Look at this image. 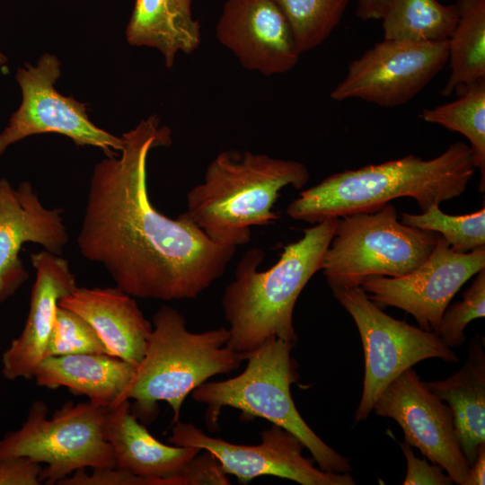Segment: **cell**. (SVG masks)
<instances>
[{
	"label": "cell",
	"instance_id": "1",
	"mask_svg": "<svg viewBox=\"0 0 485 485\" xmlns=\"http://www.w3.org/2000/svg\"><path fill=\"white\" fill-rule=\"evenodd\" d=\"M121 137L119 157L107 155L93 168L79 251L133 297L196 298L224 274L236 249L213 242L186 212L172 219L151 203L148 154L172 143L171 130L157 116Z\"/></svg>",
	"mask_w": 485,
	"mask_h": 485
},
{
	"label": "cell",
	"instance_id": "2",
	"mask_svg": "<svg viewBox=\"0 0 485 485\" xmlns=\"http://www.w3.org/2000/svg\"><path fill=\"white\" fill-rule=\"evenodd\" d=\"M476 167L469 146L456 142L438 156L405 157L334 173L303 190L287 207L295 220L317 224L373 212L391 200L414 198L421 211L460 197Z\"/></svg>",
	"mask_w": 485,
	"mask_h": 485
},
{
	"label": "cell",
	"instance_id": "3",
	"mask_svg": "<svg viewBox=\"0 0 485 485\" xmlns=\"http://www.w3.org/2000/svg\"><path fill=\"white\" fill-rule=\"evenodd\" d=\"M339 219L304 229L303 237L287 244L267 270H259L264 259L262 250L252 248L244 253L221 299L231 348L248 357L272 337L296 344L293 323L296 300L322 269Z\"/></svg>",
	"mask_w": 485,
	"mask_h": 485
},
{
	"label": "cell",
	"instance_id": "4",
	"mask_svg": "<svg viewBox=\"0 0 485 485\" xmlns=\"http://www.w3.org/2000/svg\"><path fill=\"white\" fill-rule=\"evenodd\" d=\"M309 179L307 167L297 161L223 151L188 192L185 212L213 242L236 249L250 242L251 227L279 218L273 207L283 188L302 189Z\"/></svg>",
	"mask_w": 485,
	"mask_h": 485
},
{
	"label": "cell",
	"instance_id": "5",
	"mask_svg": "<svg viewBox=\"0 0 485 485\" xmlns=\"http://www.w3.org/2000/svg\"><path fill=\"white\" fill-rule=\"evenodd\" d=\"M152 326L145 354L119 401L133 400L131 410L145 423L155 419L162 401L172 410V423L177 422L192 391L215 375L237 370L248 358L227 345V328L191 332L185 317L169 305L157 310Z\"/></svg>",
	"mask_w": 485,
	"mask_h": 485
},
{
	"label": "cell",
	"instance_id": "6",
	"mask_svg": "<svg viewBox=\"0 0 485 485\" xmlns=\"http://www.w3.org/2000/svg\"><path fill=\"white\" fill-rule=\"evenodd\" d=\"M295 345L272 337L248 356L240 375L219 382H205L191 392L194 401L207 405L208 426L217 423L221 410L231 407L242 419L262 418L294 434L325 472L352 471L348 458L322 441L298 412L291 396L297 381L296 364L291 357Z\"/></svg>",
	"mask_w": 485,
	"mask_h": 485
},
{
	"label": "cell",
	"instance_id": "7",
	"mask_svg": "<svg viewBox=\"0 0 485 485\" xmlns=\"http://www.w3.org/2000/svg\"><path fill=\"white\" fill-rule=\"evenodd\" d=\"M438 237L401 224L388 203L340 217L321 270L331 289L359 286L370 276L401 277L427 260Z\"/></svg>",
	"mask_w": 485,
	"mask_h": 485
},
{
	"label": "cell",
	"instance_id": "8",
	"mask_svg": "<svg viewBox=\"0 0 485 485\" xmlns=\"http://www.w3.org/2000/svg\"><path fill=\"white\" fill-rule=\"evenodd\" d=\"M108 410L89 401H67L48 419L47 404L36 401L22 427L0 439V461L26 456L47 464L40 480L48 485L78 470L113 468V452L104 435Z\"/></svg>",
	"mask_w": 485,
	"mask_h": 485
},
{
	"label": "cell",
	"instance_id": "9",
	"mask_svg": "<svg viewBox=\"0 0 485 485\" xmlns=\"http://www.w3.org/2000/svg\"><path fill=\"white\" fill-rule=\"evenodd\" d=\"M354 320L365 357L363 392L354 424L366 419L384 390L405 370L428 358L457 363V355L434 331L386 314L360 286L331 289Z\"/></svg>",
	"mask_w": 485,
	"mask_h": 485
},
{
	"label": "cell",
	"instance_id": "10",
	"mask_svg": "<svg viewBox=\"0 0 485 485\" xmlns=\"http://www.w3.org/2000/svg\"><path fill=\"white\" fill-rule=\"evenodd\" d=\"M61 75L60 61L52 54H43L36 66L19 67L16 80L22 102L0 133V155L11 145L30 136L56 133L69 137L76 146L101 148L106 155L116 154L123 138L93 124L86 105L59 93L55 84Z\"/></svg>",
	"mask_w": 485,
	"mask_h": 485
},
{
	"label": "cell",
	"instance_id": "11",
	"mask_svg": "<svg viewBox=\"0 0 485 485\" xmlns=\"http://www.w3.org/2000/svg\"><path fill=\"white\" fill-rule=\"evenodd\" d=\"M448 61V40L411 42L383 40L353 60L331 93L341 101L357 98L381 107L403 105L415 97Z\"/></svg>",
	"mask_w": 485,
	"mask_h": 485
},
{
	"label": "cell",
	"instance_id": "12",
	"mask_svg": "<svg viewBox=\"0 0 485 485\" xmlns=\"http://www.w3.org/2000/svg\"><path fill=\"white\" fill-rule=\"evenodd\" d=\"M172 445L194 446L210 452L225 472L246 484L260 476H275L302 485H355L350 472H329L303 455L304 444L291 432L271 424L261 432V443L238 445L212 437L191 423H173Z\"/></svg>",
	"mask_w": 485,
	"mask_h": 485
},
{
	"label": "cell",
	"instance_id": "13",
	"mask_svg": "<svg viewBox=\"0 0 485 485\" xmlns=\"http://www.w3.org/2000/svg\"><path fill=\"white\" fill-rule=\"evenodd\" d=\"M485 269V247L454 251L439 234L427 260L401 277L370 276L359 286L379 307L394 306L410 313L419 327L436 332L444 311L472 277Z\"/></svg>",
	"mask_w": 485,
	"mask_h": 485
},
{
	"label": "cell",
	"instance_id": "14",
	"mask_svg": "<svg viewBox=\"0 0 485 485\" xmlns=\"http://www.w3.org/2000/svg\"><path fill=\"white\" fill-rule=\"evenodd\" d=\"M372 410L394 419L403 431V442L441 466L454 483L464 485L470 465L461 448L452 410L412 367L384 390Z\"/></svg>",
	"mask_w": 485,
	"mask_h": 485
},
{
	"label": "cell",
	"instance_id": "15",
	"mask_svg": "<svg viewBox=\"0 0 485 485\" xmlns=\"http://www.w3.org/2000/svg\"><path fill=\"white\" fill-rule=\"evenodd\" d=\"M216 36L244 68L264 75L291 70L300 57L290 26L273 0H227Z\"/></svg>",
	"mask_w": 485,
	"mask_h": 485
},
{
	"label": "cell",
	"instance_id": "16",
	"mask_svg": "<svg viewBox=\"0 0 485 485\" xmlns=\"http://www.w3.org/2000/svg\"><path fill=\"white\" fill-rule=\"evenodd\" d=\"M61 212L45 207L29 181H22L15 189L0 177V304L13 295L29 277L19 258L24 243H38L61 255L68 242Z\"/></svg>",
	"mask_w": 485,
	"mask_h": 485
},
{
	"label": "cell",
	"instance_id": "17",
	"mask_svg": "<svg viewBox=\"0 0 485 485\" xmlns=\"http://www.w3.org/2000/svg\"><path fill=\"white\" fill-rule=\"evenodd\" d=\"M31 261L36 277L28 316L22 332L2 356V374L11 381L33 378L46 357L58 301L77 287L75 275L60 255L44 250L31 253Z\"/></svg>",
	"mask_w": 485,
	"mask_h": 485
},
{
	"label": "cell",
	"instance_id": "18",
	"mask_svg": "<svg viewBox=\"0 0 485 485\" xmlns=\"http://www.w3.org/2000/svg\"><path fill=\"white\" fill-rule=\"evenodd\" d=\"M58 306L84 318L110 356L135 366L141 361L153 326L130 295L118 287H77L59 299Z\"/></svg>",
	"mask_w": 485,
	"mask_h": 485
},
{
	"label": "cell",
	"instance_id": "19",
	"mask_svg": "<svg viewBox=\"0 0 485 485\" xmlns=\"http://www.w3.org/2000/svg\"><path fill=\"white\" fill-rule=\"evenodd\" d=\"M104 435L111 446L115 467L151 478L154 485H177L176 476L201 451L157 440L137 420L128 400L108 410Z\"/></svg>",
	"mask_w": 485,
	"mask_h": 485
},
{
	"label": "cell",
	"instance_id": "20",
	"mask_svg": "<svg viewBox=\"0 0 485 485\" xmlns=\"http://www.w3.org/2000/svg\"><path fill=\"white\" fill-rule=\"evenodd\" d=\"M136 366L108 354L46 357L33 378L38 386L67 388L92 404L110 409L131 381Z\"/></svg>",
	"mask_w": 485,
	"mask_h": 485
},
{
	"label": "cell",
	"instance_id": "21",
	"mask_svg": "<svg viewBox=\"0 0 485 485\" xmlns=\"http://www.w3.org/2000/svg\"><path fill=\"white\" fill-rule=\"evenodd\" d=\"M450 407L463 453L471 465L478 448L485 444V352L476 334L462 367L449 377L424 382Z\"/></svg>",
	"mask_w": 485,
	"mask_h": 485
},
{
	"label": "cell",
	"instance_id": "22",
	"mask_svg": "<svg viewBox=\"0 0 485 485\" xmlns=\"http://www.w3.org/2000/svg\"><path fill=\"white\" fill-rule=\"evenodd\" d=\"M191 4L192 0H135L127 41L158 49L172 68L179 52L191 54L201 43L200 24L192 16Z\"/></svg>",
	"mask_w": 485,
	"mask_h": 485
},
{
	"label": "cell",
	"instance_id": "23",
	"mask_svg": "<svg viewBox=\"0 0 485 485\" xmlns=\"http://www.w3.org/2000/svg\"><path fill=\"white\" fill-rule=\"evenodd\" d=\"M458 20L448 39L450 75L441 93L485 79V0H457Z\"/></svg>",
	"mask_w": 485,
	"mask_h": 485
},
{
	"label": "cell",
	"instance_id": "24",
	"mask_svg": "<svg viewBox=\"0 0 485 485\" xmlns=\"http://www.w3.org/2000/svg\"><path fill=\"white\" fill-rule=\"evenodd\" d=\"M384 40L411 42L447 40L458 13L455 4L436 0H389L382 15Z\"/></svg>",
	"mask_w": 485,
	"mask_h": 485
},
{
	"label": "cell",
	"instance_id": "25",
	"mask_svg": "<svg viewBox=\"0 0 485 485\" xmlns=\"http://www.w3.org/2000/svg\"><path fill=\"white\" fill-rule=\"evenodd\" d=\"M459 97L432 109H424L421 119L463 135L470 142L472 159L480 170L479 190H485V79L461 86Z\"/></svg>",
	"mask_w": 485,
	"mask_h": 485
},
{
	"label": "cell",
	"instance_id": "26",
	"mask_svg": "<svg viewBox=\"0 0 485 485\" xmlns=\"http://www.w3.org/2000/svg\"><path fill=\"white\" fill-rule=\"evenodd\" d=\"M285 15L298 52L321 45L339 25L349 0H273Z\"/></svg>",
	"mask_w": 485,
	"mask_h": 485
},
{
	"label": "cell",
	"instance_id": "27",
	"mask_svg": "<svg viewBox=\"0 0 485 485\" xmlns=\"http://www.w3.org/2000/svg\"><path fill=\"white\" fill-rule=\"evenodd\" d=\"M401 223L440 234L450 248L465 253L485 247V207L461 216L445 214L433 205L421 214L402 213Z\"/></svg>",
	"mask_w": 485,
	"mask_h": 485
},
{
	"label": "cell",
	"instance_id": "28",
	"mask_svg": "<svg viewBox=\"0 0 485 485\" xmlns=\"http://www.w3.org/2000/svg\"><path fill=\"white\" fill-rule=\"evenodd\" d=\"M74 354H108V350L97 332L84 318L58 306L46 357Z\"/></svg>",
	"mask_w": 485,
	"mask_h": 485
},
{
	"label": "cell",
	"instance_id": "29",
	"mask_svg": "<svg viewBox=\"0 0 485 485\" xmlns=\"http://www.w3.org/2000/svg\"><path fill=\"white\" fill-rule=\"evenodd\" d=\"M485 316V269L463 295V300L448 305L444 311L436 333L448 348L463 346L466 341L464 330L477 318Z\"/></svg>",
	"mask_w": 485,
	"mask_h": 485
},
{
	"label": "cell",
	"instance_id": "30",
	"mask_svg": "<svg viewBox=\"0 0 485 485\" xmlns=\"http://www.w3.org/2000/svg\"><path fill=\"white\" fill-rule=\"evenodd\" d=\"M179 476L181 485L230 484L219 461L207 450H201Z\"/></svg>",
	"mask_w": 485,
	"mask_h": 485
},
{
	"label": "cell",
	"instance_id": "31",
	"mask_svg": "<svg viewBox=\"0 0 485 485\" xmlns=\"http://www.w3.org/2000/svg\"><path fill=\"white\" fill-rule=\"evenodd\" d=\"M407 462V472L403 485H451V477L444 469L436 464H429L427 460L417 457L411 446L405 442L399 443Z\"/></svg>",
	"mask_w": 485,
	"mask_h": 485
},
{
	"label": "cell",
	"instance_id": "32",
	"mask_svg": "<svg viewBox=\"0 0 485 485\" xmlns=\"http://www.w3.org/2000/svg\"><path fill=\"white\" fill-rule=\"evenodd\" d=\"M40 463L17 456L0 461V485H39L42 472Z\"/></svg>",
	"mask_w": 485,
	"mask_h": 485
},
{
	"label": "cell",
	"instance_id": "33",
	"mask_svg": "<svg viewBox=\"0 0 485 485\" xmlns=\"http://www.w3.org/2000/svg\"><path fill=\"white\" fill-rule=\"evenodd\" d=\"M389 0H357V15L364 21L382 18Z\"/></svg>",
	"mask_w": 485,
	"mask_h": 485
},
{
	"label": "cell",
	"instance_id": "34",
	"mask_svg": "<svg viewBox=\"0 0 485 485\" xmlns=\"http://www.w3.org/2000/svg\"><path fill=\"white\" fill-rule=\"evenodd\" d=\"M485 484V444L477 450L474 462L470 465L469 474L464 485Z\"/></svg>",
	"mask_w": 485,
	"mask_h": 485
},
{
	"label": "cell",
	"instance_id": "35",
	"mask_svg": "<svg viewBox=\"0 0 485 485\" xmlns=\"http://www.w3.org/2000/svg\"><path fill=\"white\" fill-rule=\"evenodd\" d=\"M6 62H7V57L0 49V66H4Z\"/></svg>",
	"mask_w": 485,
	"mask_h": 485
}]
</instances>
